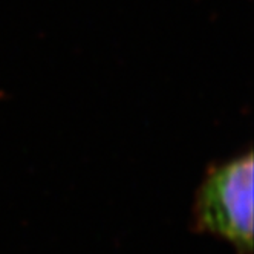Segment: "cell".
<instances>
[{"label": "cell", "instance_id": "1", "mask_svg": "<svg viewBox=\"0 0 254 254\" xmlns=\"http://www.w3.org/2000/svg\"><path fill=\"white\" fill-rule=\"evenodd\" d=\"M253 153L213 167L196 194V228L231 242L239 254L253 251Z\"/></svg>", "mask_w": 254, "mask_h": 254}]
</instances>
